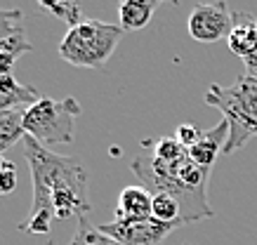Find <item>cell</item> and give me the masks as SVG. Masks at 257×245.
Instances as JSON below:
<instances>
[{
	"label": "cell",
	"instance_id": "obj_1",
	"mask_svg": "<svg viewBox=\"0 0 257 245\" xmlns=\"http://www.w3.org/2000/svg\"><path fill=\"white\" fill-rule=\"evenodd\" d=\"M24 158L31 170L33 203L26 219L19 221L24 233H47L52 219L80 217L90 210L87 170L78 158L57 156L33 137H24Z\"/></svg>",
	"mask_w": 257,
	"mask_h": 245
},
{
	"label": "cell",
	"instance_id": "obj_2",
	"mask_svg": "<svg viewBox=\"0 0 257 245\" xmlns=\"http://www.w3.org/2000/svg\"><path fill=\"white\" fill-rule=\"evenodd\" d=\"M187 158V156H184ZM161 160L154 156V151L149 146V142H144L140 146L137 158L133 160V174L142 182L144 189H149L154 196L156 193H168L179 203L182 210V221L191 224V221H201V219H210L215 210L210 207L208 193H198V191L189 189L187 184L182 182L179 177V165L182 160Z\"/></svg>",
	"mask_w": 257,
	"mask_h": 245
},
{
	"label": "cell",
	"instance_id": "obj_3",
	"mask_svg": "<svg viewBox=\"0 0 257 245\" xmlns=\"http://www.w3.org/2000/svg\"><path fill=\"white\" fill-rule=\"evenodd\" d=\"M203 99L229 123V139L222 153L231 156L257 137V78L245 73L226 87L212 83Z\"/></svg>",
	"mask_w": 257,
	"mask_h": 245
},
{
	"label": "cell",
	"instance_id": "obj_4",
	"mask_svg": "<svg viewBox=\"0 0 257 245\" xmlns=\"http://www.w3.org/2000/svg\"><path fill=\"white\" fill-rule=\"evenodd\" d=\"M123 38V29L99 19H83L71 26L59 43V57L71 66L104 69Z\"/></svg>",
	"mask_w": 257,
	"mask_h": 245
},
{
	"label": "cell",
	"instance_id": "obj_5",
	"mask_svg": "<svg viewBox=\"0 0 257 245\" xmlns=\"http://www.w3.org/2000/svg\"><path fill=\"white\" fill-rule=\"evenodd\" d=\"M80 104L76 97L50 99L40 97L38 102L24 111V132L38 144H71L76 139V118Z\"/></svg>",
	"mask_w": 257,
	"mask_h": 245
},
{
	"label": "cell",
	"instance_id": "obj_6",
	"mask_svg": "<svg viewBox=\"0 0 257 245\" xmlns=\"http://www.w3.org/2000/svg\"><path fill=\"white\" fill-rule=\"evenodd\" d=\"M179 224H165L156 217H123L99 226L106 236L123 245H161Z\"/></svg>",
	"mask_w": 257,
	"mask_h": 245
},
{
	"label": "cell",
	"instance_id": "obj_7",
	"mask_svg": "<svg viewBox=\"0 0 257 245\" xmlns=\"http://www.w3.org/2000/svg\"><path fill=\"white\" fill-rule=\"evenodd\" d=\"M231 26H234V12H229L224 0L196 5L187 22L189 36L198 43H217L222 38H229Z\"/></svg>",
	"mask_w": 257,
	"mask_h": 245
},
{
	"label": "cell",
	"instance_id": "obj_8",
	"mask_svg": "<svg viewBox=\"0 0 257 245\" xmlns=\"http://www.w3.org/2000/svg\"><path fill=\"white\" fill-rule=\"evenodd\" d=\"M226 139H229V123L222 118L215 127H210V130H203V137L198 139V144H194L191 149H187L189 158L194 160L196 165L210 167V170H212V165H215L217 156L224 151Z\"/></svg>",
	"mask_w": 257,
	"mask_h": 245
},
{
	"label": "cell",
	"instance_id": "obj_9",
	"mask_svg": "<svg viewBox=\"0 0 257 245\" xmlns=\"http://www.w3.org/2000/svg\"><path fill=\"white\" fill-rule=\"evenodd\" d=\"M38 90L31 85H22L12 73H0V113L17 111L19 106H33L38 102Z\"/></svg>",
	"mask_w": 257,
	"mask_h": 245
},
{
	"label": "cell",
	"instance_id": "obj_10",
	"mask_svg": "<svg viewBox=\"0 0 257 245\" xmlns=\"http://www.w3.org/2000/svg\"><path fill=\"white\" fill-rule=\"evenodd\" d=\"M168 0H118V19L123 31H140L149 26L151 17Z\"/></svg>",
	"mask_w": 257,
	"mask_h": 245
},
{
	"label": "cell",
	"instance_id": "obj_11",
	"mask_svg": "<svg viewBox=\"0 0 257 245\" xmlns=\"http://www.w3.org/2000/svg\"><path fill=\"white\" fill-rule=\"evenodd\" d=\"M229 50L236 57H248L257 50V19L248 12H234V26L229 33Z\"/></svg>",
	"mask_w": 257,
	"mask_h": 245
},
{
	"label": "cell",
	"instance_id": "obj_12",
	"mask_svg": "<svg viewBox=\"0 0 257 245\" xmlns=\"http://www.w3.org/2000/svg\"><path fill=\"white\" fill-rule=\"evenodd\" d=\"M151 207H154V193L144 186H125L118 193V205L116 217H151Z\"/></svg>",
	"mask_w": 257,
	"mask_h": 245
},
{
	"label": "cell",
	"instance_id": "obj_13",
	"mask_svg": "<svg viewBox=\"0 0 257 245\" xmlns=\"http://www.w3.org/2000/svg\"><path fill=\"white\" fill-rule=\"evenodd\" d=\"M26 132H24V111H10V113H0V153H5L22 142Z\"/></svg>",
	"mask_w": 257,
	"mask_h": 245
},
{
	"label": "cell",
	"instance_id": "obj_14",
	"mask_svg": "<svg viewBox=\"0 0 257 245\" xmlns=\"http://www.w3.org/2000/svg\"><path fill=\"white\" fill-rule=\"evenodd\" d=\"M76 219H78V226H76V233H73L69 245H123L111 236H106L99 226H94L85 214H80Z\"/></svg>",
	"mask_w": 257,
	"mask_h": 245
},
{
	"label": "cell",
	"instance_id": "obj_15",
	"mask_svg": "<svg viewBox=\"0 0 257 245\" xmlns=\"http://www.w3.org/2000/svg\"><path fill=\"white\" fill-rule=\"evenodd\" d=\"M38 5L52 17L66 22L69 26H76L83 22L80 17V3L78 0H38Z\"/></svg>",
	"mask_w": 257,
	"mask_h": 245
},
{
	"label": "cell",
	"instance_id": "obj_16",
	"mask_svg": "<svg viewBox=\"0 0 257 245\" xmlns=\"http://www.w3.org/2000/svg\"><path fill=\"white\" fill-rule=\"evenodd\" d=\"M151 217H156L158 221H165V224H179V226H184L179 203L172 196H168V193H156V196H154Z\"/></svg>",
	"mask_w": 257,
	"mask_h": 245
},
{
	"label": "cell",
	"instance_id": "obj_17",
	"mask_svg": "<svg viewBox=\"0 0 257 245\" xmlns=\"http://www.w3.org/2000/svg\"><path fill=\"white\" fill-rule=\"evenodd\" d=\"M22 12L19 10H5L0 8V40L12 38L17 33H22V26H19V19H22Z\"/></svg>",
	"mask_w": 257,
	"mask_h": 245
},
{
	"label": "cell",
	"instance_id": "obj_18",
	"mask_svg": "<svg viewBox=\"0 0 257 245\" xmlns=\"http://www.w3.org/2000/svg\"><path fill=\"white\" fill-rule=\"evenodd\" d=\"M201 137H203V130H198V127L191 125V123H184V125H179L177 130H175V139H177L184 149H191L194 144H198Z\"/></svg>",
	"mask_w": 257,
	"mask_h": 245
},
{
	"label": "cell",
	"instance_id": "obj_19",
	"mask_svg": "<svg viewBox=\"0 0 257 245\" xmlns=\"http://www.w3.org/2000/svg\"><path fill=\"white\" fill-rule=\"evenodd\" d=\"M17 189V167L15 163H8L5 170H0V196H8Z\"/></svg>",
	"mask_w": 257,
	"mask_h": 245
},
{
	"label": "cell",
	"instance_id": "obj_20",
	"mask_svg": "<svg viewBox=\"0 0 257 245\" xmlns=\"http://www.w3.org/2000/svg\"><path fill=\"white\" fill-rule=\"evenodd\" d=\"M243 66H245V73L257 78V50L255 52H250L248 57H243Z\"/></svg>",
	"mask_w": 257,
	"mask_h": 245
},
{
	"label": "cell",
	"instance_id": "obj_21",
	"mask_svg": "<svg viewBox=\"0 0 257 245\" xmlns=\"http://www.w3.org/2000/svg\"><path fill=\"white\" fill-rule=\"evenodd\" d=\"M8 163H10V160L5 158V156H3V153H0V170H5V167H8Z\"/></svg>",
	"mask_w": 257,
	"mask_h": 245
},
{
	"label": "cell",
	"instance_id": "obj_22",
	"mask_svg": "<svg viewBox=\"0 0 257 245\" xmlns=\"http://www.w3.org/2000/svg\"><path fill=\"white\" fill-rule=\"evenodd\" d=\"M47 245H55V243H52V240H47Z\"/></svg>",
	"mask_w": 257,
	"mask_h": 245
}]
</instances>
